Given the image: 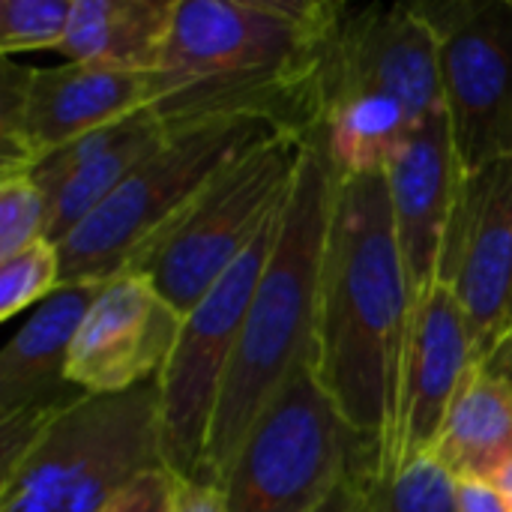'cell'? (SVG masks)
I'll return each instance as SVG.
<instances>
[{"label":"cell","instance_id":"obj_17","mask_svg":"<svg viewBox=\"0 0 512 512\" xmlns=\"http://www.w3.org/2000/svg\"><path fill=\"white\" fill-rule=\"evenodd\" d=\"M102 282L60 285L42 300L0 354V420L69 408L84 393L66 381L75 333Z\"/></svg>","mask_w":512,"mask_h":512},{"label":"cell","instance_id":"obj_29","mask_svg":"<svg viewBox=\"0 0 512 512\" xmlns=\"http://www.w3.org/2000/svg\"><path fill=\"white\" fill-rule=\"evenodd\" d=\"M492 483L501 489V495L507 498V504L512 507V462L504 468V471H501V474H498V477H495V480H492Z\"/></svg>","mask_w":512,"mask_h":512},{"label":"cell","instance_id":"obj_25","mask_svg":"<svg viewBox=\"0 0 512 512\" xmlns=\"http://www.w3.org/2000/svg\"><path fill=\"white\" fill-rule=\"evenodd\" d=\"M171 512H228L225 492L201 480H177L174 510Z\"/></svg>","mask_w":512,"mask_h":512},{"label":"cell","instance_id":"obj_7","mask_svg":"<svg viewBox=\"0 0 512 512\" xmlns=\"http://www.w3.org/2000/svg\"><path fill=\"white\" fill-rule=\"evenodd\" d=\"M360 468H375V450L309 363L249 426L219 489L228 512H318Z\"/></svg>","mask_w":512,"mask_h":512},{"label":"cell","instance_id":"obj_14","mask_svg":"<svg viewBox=\"0 0 512 512\" xmlns=\"http://www.w3.org/2000/svg\"><path fill=\"white\" fill-rule=\"evenodd\" d=\"M462 174L444 111L420 123L384 165L393 225L417 297L438 282Z\"/></svg>","mask_w":512,"mask_h":512},{"label":"cell","instance_id":"obj_20","mask_svg":"<svg viewBox=\"0 0 512 512\" xmlns=\"http://www.w3.org/2000/svg\"><path fill=\"white\" fill-rule=\"evenodd\" d=\"M456 489L459 480L432 453H423L399 468L393 480H369L366 512H459Z\"/></svg>","mask_w":512,"mask_h":512},{"label":"cell","instance_id":"obj_27","mask_svg":"<svg viewBox=\"0 0 512 512\" xmlns=\"http://www.w3.org/2000/svg\"><path fill=\"white\" fill-rule=\"evenodd\" d=\"M369 480H372V468L354 471L336 489V495L318 512H366V504H369Z\"/></svg>","mask_w":512,"mask_h":512},{"label":"cell","instance_id":"obj_3","mask_svg":"<svg viewBox=\"0 0 512 512\" xmlns=\"http://www.w3.org/2000/svg\"><path fill=\"white\" fill-rule=\"evenodd\" d=\"M339 171L318 132L309 135L270 261L243 318L240 342L213 414L198 480L219 486L249 426L303 366L318 360L321 285Z\"/></svg>","mask_w":512,"mask_h":512},{"label":"cell","instance_id":"obj_13","mask_svg":"<svg viewBox=\"0 0 512 512\" xmlns=\"http://www.w3.org/2000/svg\"><path fill=\"white\" fill-rule=\"evenodd\" d=\"M438 282L462 303L483 363L512 303V159L462 174Z\"/></svg>","mask_w":512,"mask_h":512},{"label":"cell","instance_id":"obj_18","mask_svg":"<svg viewBox=\"0 0 512 512\" xmlns=\"http://www.w3.org/2000/svg\"><path fill=\"white\" fill-rule=\"evenodd\" d=\"M177 0H75L57 54L129 72H156L165 54Z\"/></svg>","mask_w":512,"mask_h":512},{"label":"cell","instance_id":"obj_16","mask_svg":"<svg viewBox=\"0 0 512 512\" xmlns=\"http://www.w3.org/2000/svg\"><path fill=\"white\" fill-rule=\"evenodd\" d=\"M474 366L480 363L465 309L444 282H435L417 297L414 306L402 399L399 468L432 450L444 417Z\"/></svg>","mask_w":512,"mask_h":512},{"label":"cell","instance_id":"obj_4","mask_svg":"<svg viewBox=\"0 0 512 512\" xmlns=\"http://www.w3.org/2000/svg\"><path fill=\"white\" fill-rule=\"evenodd\" d=\"M441 111V36L420 3H345L327 48L318 129L336 171H384L393 150Z\"/></svg>","mask_w":512,"mask_h":512},{"label":"cell","instance_id":"obj_24","mask_svg":"<svg viewBox=\"0 0 512 512\" xmlns=\"http://www.w3.org/2000/svg\"><path fill=\"white\" fill-rule=\"evenodd\" d=\"M177 474L168 468H153L129 483L102 512H171L177 495Z\"/></svg>","mask_w":512,"mask_h":512},{"label":"cell","instance_id":"obj_26","mask_svg":"<svg viewBox=\"0 0 512 512\" xmlns=\"http://www.w3.org/2000/svg\"><path fill=\"white\" fill-rule=\"evenodd\" d=\"M456 504L459 512H512L501 489L489 480H459Z\"/></svg>","mask_w":512,"mask_h":512},{"label":"cell","instance_id":"obj_22","mask_svg":"<svg viewBox=\"0 0 512 512\" xmlns=\"http://www.w3.org/2000/svg\"><path fill=\"white\" fill-rule=\"evenodd\" d=\"M75 0H0V51H60Z\"/></svg>","mask_w":512,"mask_h":512},{"label":"cell","instance_id":"obj_21","mask_svg":"<svg viewBox=\"0 0 512 512\" xmlns=\"http://www.w3.org/2000/svg\"><path fill=\"white\" fill-rule=\"evenodd\" d=\"M60 288V252L48 240H36L27 249L0 258V318L9 321L18 312H33Z\"/></svg>","mask_w":512,"mask_h":512},{"label":"cell","instance_id":"obj_8","mask_svg":"<svg viewBox=\"0 0 512 512\" xmlns=\"http://www.w3.org/2000/svg\"><path fill=\"white\" fill-rule=\"evenodd\" d=\"M306 141L282 132L237 156L132 273L186 315L285 210Z\"/></svg>","mask_w":512,"mask_h":512},{"label":"cell","instance_id":"obj_9","mask_svg":"<svg viewBox=\"0 0 512 512\" xmlns=\"http://www.w3.org/2000/svg\"><path fill=\"white\" fill-rule=\"evenodd\" d=\"M288 207V204H285ZM285 210L249 246V252L186 312L177 345L159 375L162 459L180 480H198L213 414L231 369L243 318L270 261Z\"/></svg>","mask_w":512,"mask_h":512},{"label":"cell","instance_id":"obj_28","mask_svg":"<svg viewBox=\"0 0 512 512\" xmlns=\"http://www.w3.org/2000/svg\"><path fill=\"white\" fill-rule=\"evenodd\" d=\"M480 369L489 372L492 378L504 381L512 390V303L507 318H504V324H501V333H498L492 351L486 354V360L480 363Z\"/></svg>","mask_w":512,"mask_h":512},{"label":"cell","instance_id":"obj_10","mask_svg":"<svg viewBox=\"0 0 512 512\" xmlns=\"http://www.w3.org/2000/svg\"><path fill=\"white\" fill-rule=\"evenodd\" d=\"M441 36V93L462 171L512 159V0L420 3Z\"/></svg>","mask_w":512,"mask_h":512},{"label":"cell","instance_id":"obj_23","mask_svg":"<svg viewBox=\"0 0 512 512\" xmlns=\"http://www.w3.org/2000/svg\"><path fill=\"white\" fill-rule=\"evenodd\" d=\"M48 201L27 171H0V258L45 240Z\"/></svg>","mask_w":512,"mask_h":512},{"label":"cell","instance_id":"obj_15","mask_svg":"<svg viewBox=\"0 0 512 512\" xmlns=\"http://www.w3.org/2000/svg\"><path fill=\"white\" fill-rule=\"evenodd\" d=\"M168 135L171 129L144 108L36 162L27 174L48 201L45 240L60 246L153 150L168 141Z\"/></svg>","mask_w":512,"mask_h":512},{"label":"cell","instance_id":"obj_6","mask_svg":"<svg viewBox=\"0 0 512 512\" xmlns=\"http://www.w3.org/2000/svg\"><path fill=\"white\" fill-rule=\"evenodd\" d=\"M282 135L261 120H210L174 129L114 195L60 246V285L132 273L246 150ZM288 135V132H285Z\"/></svg>","mask_w":512,"mask_h":512},{"label":"cell","instance_id":"obj_19","mask_svg":"<svg viewBox=\"0 0 512 512\" xmlns=\"http://www.w3.org/2000/svg\"><path fill=\"white\" fill-rule=\"evenodd\" d=\"M456 480H495L512 462V390L480 366L462 381L429 450Z\"/></svg>","mask_w":512,"mask_h":512},{"label":"cell","instance_id":"obj_2","mask_svg":"<svg viewBox=\"0 0 512 512\" xmlns=\"http://www.w3.org/2000/svg\"><path fill=\"white\" fill-rule=\"evenodd\" d=\"M414 306L417 291L396 237L384 171L339 174L315 372L351 429L375 450L378 483L399 471Z\"/></svg>","mask_w":512,"mask_h":512},{"label":"cell","instance_id":"obj_5","mask_svg":"<svg viewBox=\"0 0 512 512\" xmlns=\"http://www.w3.org/2000/svg\"><path fill=\"white\" fill-rule=\"evenodd\" d=\"M153 468H165L159 384L84 393L0 462V512H102Z\"/></svg>","mask_w":512,"mask_h":512},{"label":"cell","instance_id":"obj_11","mask_svg":"<svg viewBox=\"0 0 512 512\" xmlns=\"http://www.w3.org/2000/svg\"><path fill=\"white\" fill-rule=\"evenodd\" d=\"M153 72L93 63L51 69L3 60L0 72V171H30L72 141L150 108Z\"/></svg>","mask_w":512,"mask_h":512},{"label":"cell","instance_id":"obj_1","mask_svg":"<svg viewBox=\"0 0 512 512\" xmlns=\"http://www.w3.org/2000/svg\"><path fill=\"white\" fill-rule=\"evenodd\" d=\"M345 3L177 0L150 111L174 132L261 120L309 138L324 117V63Z\"/></svg>","mask_w":512,"mask_h":512},{"label":"cell","instance_id":"obj_12","mask_svg":"<svg viewBox=\"0 0 512 512\" xmlns=\"http://www.w3.org/2000/svg\"><path fill=\"white\" fill-rule=\"evenodd\" d=\"M183 318L141 273L102 282L75 333L66 381L87 396H120L159 381Z\"/></svg>","mask_w":512,"mask_h":512}]
</instances>
